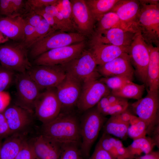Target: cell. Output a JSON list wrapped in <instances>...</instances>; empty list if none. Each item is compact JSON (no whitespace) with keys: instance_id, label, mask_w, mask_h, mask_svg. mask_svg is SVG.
<instances>
[{"instance_id":"7","label":"cell","mask_w":159,"mask_h":159,"mask_svg":"<svg viewBox=\"0 0 159 159\" xmlns=\"http://www.w3.org/2000/svg\"><path fill=\"white\" fill-rule=\"evenodd\" d=\"M128 54L132 65L134 67L135 74L146 86L150 52L148 45L143 39L139 30L135 33L130 47Z\"/></svg>"},{"instance_id":"17","label":"cell","mask_w":159,"mask_h":159,"mask_svg":"<svg viewBox=\"0 0 159 159\" xmlns=\"http://www.w3.org/2000/svg\"><path fill=\"white\" fill-rule=\"evenodd\" d=\"M135 33L117 28H112L101 32L93 33L91 43L129 47L132 43Z\"/></svg>"},{"instance_id":"10","label":"cell","mask_w":159,"mask_h":159,"mask_svg":"<svg viewBox=\"0 0 159 159\" xmlns=\"http://www.w3.org/2000/svg\"><path fill=\"white\" fill-rule=\"evenodd\" d=\"M34 108L36 115L43 124L56 118L61 112L62 106L55 88L47 89L40 93L35 102Z\"/></svg>"},{"instance_id":"41","label":"cell","mask_w":159,"mask_h":159,"mask_svg":"<svg viewBox=\"0 0 159 159\" xmlns=\"http://www.w3.org/2000/svg\"><path fill=\"white\" fill-rule=\"evenodd\" d=\"M86 159H113V158L110 155L102 148L98 142L92 155Z\"/></svg>"},{"instance_id":"20","label":"cell","mask_w":159,"mask_h":159,"mask_svg":"<svg viewBox=\"0 0 159 159\" xmlns=\"http://www.w3.org/2000/svg\"><path fill=\"white\" fill-rule=\"evenodd\" d=\"M36 159H59L61 144L41 135L34 138L31 143Z\"/></svg>"},{"instance_id":"18","label":"cell","mask_w":159,"mask_h":159,"mask_svg":"<svg viewBox=\"0 0 159 159\" xmlns=\"http://www.w3.org/2000/svg\"><path fill=\"white\" fill-rule=\"evenodd\" d=\"M140 7L139 1L119 0L110 11L115 13L130 29L136 32L138 31L136 23Z\"/></svg>"},{"instance_id":"16","label":"cell","mask_w":159,"mask_h":159,"mask_svg":"<svg viewBox=\"0 0 159 159\" xmlns=\"http://www.w3.org/2000/svg\"><path fill=\"white\" fill-rule=\"evenodd\" d=\"M72 15L75 29L85 36L93 32L95 21L85 0H71Z\"/></svg>"},{"instance_id":"1","label":"cell","mask_w":159,"mask_h":159,"mask_svg":"<svg viewBox=\"0 0 159 159\" xmlns=\"http://www.w3.org/2000/svg\"><path fill=\"white\" fill-rule=\"evenodd\" d=\"M41 135L61 144H80V120L73 114L68 112H60L52 121L43 124Z\"/></svg>"},{"instance_id":"46","label":"cell","mask_w":159,"mask_h":159,"mask_svg":"<svg viewBox=\"0 0 159 159\" xmlns=\"http://www.w3.org/2000/svg\"><path fill=\"white\" fill-rule=\"evenodd\" d=\"M11 100L9 93L4 91L0 92V112L4 110L9 105Z\"/></svg>"},{"instance_id":"19","label":"cell","mask_w":159,"mask_h":159,"mask_svg":"<svg viewBox=\"0 0 159 159\" xmlns=\"http://www.w3.org/2000/svg\"><path fill=\"white\" fill-rule=\"evenodd\" d=\"M130 47L91 43L89 50L99 65L110 61L123 54H128Z\"/></svg>"},{"instance_id":"43","label":"cell","mask_w":159,"mask_h":159,"mask_svg":"<svg viewBox=\"0 0 159 159\" xmlns=\"http://www.w3.org/2000/svg\"><path fill=\"white\" fill-rule=\"evenodd\" d=\"M25 21L24 27V41L25 45L28 47L34 37L35 32V27L28 24Z\"/></svg>"},{"instance_id":"28","label":"cell","mask_w":159,"mask_h":159,"mask_svg":"<svg viewBox=\"0 0 159 159\" xmlns=\"http://www.w3.org/2000/svg\"><path fill=\"white\" fill-rule=\"evenodd\" d=\"M156 146L154 141L149 137L138 138L133 140L132 143L127 148L132 159L135 158L142 153L148 154L153 151Z\"/></svg>"},{"instance_id":"23","label":"cell","mask_w":159,"mask_h":159,"mask_svg":"<svg viewBox=\"0 0 159 159\" xmlns=\"http://www.w3.org/2000/svg\"><path fill=\"white\" fill-rule=\"evenodd\" d=\"M150 60L148 67L147 89L158 91L159 87V47L148 45Z\"/></svg>"},{"instance_id":"34","label":"cell","mask_w":159,"mask_h":159,"mask_svg":"<svg viewBox=\"0 0 159 159\" xmlns=\"http://www.w3.org/2000/svg\"><path fill=\"white\" fill-rule=\"evenodd\" d=\"M54 31L47 21L43 18L39 24L35 27L34 37L28 47H32L37 42Z\"/></svg>"},{"instance_id":"13","label":"cell","mask_w":159,"mask_h":159,"mask_svg":"<svg viewBox=\"0 0 159 159\" xmlns=\"http://www.w3.org/2000/svg\"><path fill=\"white\" fill-rule=\"evenodd\" d=\"M77 106L81 112H84L95 106L111 90L97 80H90L83 83Z\"/></svg>"},{"instance_id":"38","label":"cell","mask_w":159,"mask_h":159,"mask_svg":"<svg viewBox=\"0 0 159 159\" xmlns=\"http://www.w3.org/2000/svg\"><path fill=\"white\" fill-rule=\"evenodd\" d=\"M110 138L115 145L118 155V159H132L127 148L124 146L122 142L119 139L111 135Z\"/></svg>"},{"instance_id":"27","label":"cell","mask_w":159,"mask_h":159,"mask_svg":"<svg viewBox=\"0 0 159 159\" xmlns=\"http://www.w3.org/2000/svg\"><path fill=\"white\" fill-rule=\"evenodd\" d=\"M97 22L95 33H100L115 28L133 31L124 24L114 12L110 11L105 14Z\"/></svg>"},{"instance_id":"8","label":"cell","mask_w":159,"mask_h":159,"mask_svg":"<svg viewBox=\"0 0 159 159\" xmlns=\"http://www.w3.org/2000/svg\"><path fill=\"white\" fill-rule=\"evenodd\" d=\"M85 41L49 50L35 59L37 65H56L66 63L78 57L85 50Z\"/></svg>"},{"instance_id":"44","label":"cell","mask_w":159,"mask_h":159,"mask_svg":"<svg viewBox=\"0 0 159 159\" xmlns=\"http://www.w3.org/2000/svg\"><path fill=\"white\" fill-rule=\"evenodd\" d=\"M29 14L25 19H24L26 23L34 27L37 26L43 19L39 14L36 13L33 10Z\"/></svg>"},{"instance_id":"39","label":"cell","mask_w":159,"mask_h":159,"mask_svg":"<svg viewBox=\"0 0 159 159\" xmlns=\"http://www.w3.org/2000/svg\"><path fill=\"white\" fill-rule=\"evenodd\" d=\"M15 159H36L31 143H28L26 141Z\"/></svg>"},{"instance_id":"9","label":"cell","mask_w":159,"mask_h":159,"mask_svg":"<svg viewBox=\"0 0 159 159\" xmlns=\"http://www.w3.org/2000/svg\"><path fill=\"white\" fill-rule=\"evenodd\" d=\"M0 62L3 67L19 73L26 72L32 67L26 49L22 44L0 46Z\"/></svg>"},{"instance_id":"33","label":"cell","mask_w":159,"mask_h":159,"mask_svg":"<svg viewBox=\"0 0 159 159\" xmlns=\"http://www.w3.org/2000/svg\"><path fill=\"white\" fill-rule=\"evenodd\" d=\"M55 6L61 14L67 24L74 30L75 29L72 17L70 0H58Z\"/></svg>"},{"instance_id":"21","label":"cell","mask_w":159,"mask_h":159,"mask_svg":"<svg viewBox=\"0 0 159 159\" xmlns=\"http://www.w3.org/2000/svg\"><path fill=\"white\" fill-rule=\"evenodd\" d=\"M25 22L24 19L21 16L1 17L0 32L9 39L24 41Z\"/></svg>"},{"instance_id":"35","label":"cell","mask_w":159,"mask_h":159,"mask_svg":"<svg viewBox=\"0 0 159 159\" xmlns=\"http://www.w3.org/2000/svg\"><path fill=\"white\" fill-rule=\"evenodd\" d=\"M99 80L105 84L111 91L119 89L126 84L132 82L127 78L117 76L104 77Z\"/></svg>"},{"instance_id":"24","label":"cell","mask_w":159,"mask_h":159,"mask_svg":"<svg viewBox=\"0 0 159 159\" xmlns=\"http://www.w3.org/2000/svg\"><path fill=\"white\" fill-rule=\"evenodd\" d=\"M129 125V122L123 120L120 114L111 116L102 127L103 133L125 139L128 136L127 130Z\"/></svg>"},{"instance_id":"42","label":"cell","mask_w":159,"mask_h":159,"mask_svg":"<svg viewBox=\"0 0 159 159\" xmlns=\"http://www.w3.org/2000/svg\"><path fill=\"white\" fill-rule=\"evenodd\" d=\"M0 13L7 17L16 16L14 13L10 0H0Z\"/></svg>"},{"instance_id":"29","label":"cell","mask_w":159,"mask_h":159,"mask_svg":"<svg viewBox=\"0 0 159 159\" xmlns=\"http://www.w3.org/2000/svg\"><path fill=\"white\" fill-rule=\"evenodd\" d=\"M145 86L144 84L140 85L131 82L119 89L111 91V93L124 98L138 100L142 98Z\"/></svg>"},{"instance_id":"32","label":"cell","mask_w":159,"mask_h":159,"mask_svg":"<svg viewBox=\"0 0 159 159\" xmlns=\"http://www.w3.org/2000/svg\"><path fill=\"white\" fill-rule=\"evenodd\" d=\"M80 143H69L61 144V152L59 159H83Z\"/></svg>"},{"instance_id":"30","label":"cell","mask_w":159,"mask_h":159,"mask_svg":"<svg viewBox=\"0 0 159 159\" xmlns=\"http://www.w3.org/2000/svg\"><path fill=\"white\" fill-rule=\"evenodd\" d=\"M129 104L127 99L114 105H110L106 96L103 97L96 105L98 111L104 116L120 114L127 109Z\"/></svg>"},{"instance_id":"45","label":"cell","mask_w":159,"mask_h":159,"mask_svg":"<svg viewBox=\"0 0 159 159\" xmlns=\"http://www.w3.org/2000/svg\"><path fill=\"white\" fill-rule=\"evenodd\" d=\"M11 133L3 113L0 112V138Z\"/></svg>"},{"instance_id":"25","label":"cell","mask_w":159,"mask_h":159,"mask_svg":"<svg viewBox=\"0 0 159 159\" xmlns=\"http://www.w3.org/2000/svg\"><path fill=\"white\" fill-rule=\"evenodd\" d=\"M26 141L18 136L6 140L2 144L0 151V159H15L23 147Z\"/></svg>"},{"instance_id":"49","label":"cell","mask_w":159,"mask_h":159,"mask_svg":"<svg viewBox=\"0 0 159 159\" xmlns=\"http://www.w3.org/2000/svg\"><path fill=\"white\" fill-rule=\"evenodd\" d=\"M9 40V39L0 32V44L5 43Z\"/></svg>"},{"instance_id":"15","label":"cell","mask_w":159,"mask_h":159,"mask_svg":"<svg viewBox=\"0 0 159 159\" xmlns=\"http://www.w3.org/2000/svg\"><path fill=\"white\" fill-rule=\"evenodd\" d=\"M97 69L104 77L120 76L133 80L135 70L128 53L120 56L103 64L97 65Z\"/></svg>"},{"instance_id":"31","label":"cell","mask_w":159,"mask_h":159,"mask_svg":"<svg viewBox=\"0 0 159 159\" xmlns=\"http://www.w3.org/2000/svg\"><path fill=\"white\" fill-rule=\"evenodd\" d=\"M129 123L127 133L131 138L134 140L146 136L148 126L143 121L132 114Z\"/></svg>"},{"instance_id":"48","label":"cell","mask_w":159,"mask_h":159,"mask_svg":"<svg viewBox=\"0 0 159 159\" xmlns=\"http://www.w3.org/2000/svg\"><path fill=\"white\" fill-rule=\"evenodd\" d=\"M135 158L136 159H159V151L153 150L144 155L138 156Z\"/></svg>"},{"instance_id":"11","label":"cell","mask_w":159,"mask_h":159,"mask_svg":"<svg viewBox=\"0 0 159 159\" xmlns=\"http://www.w3.org/2000/svg\"><path fill=\"white\" fill-rule=\"evenodd\" d=\"M27 72L41 89L56 88L66 76L61 65H37Z\"/></svg>"},{"instance_id":"6","label":"cell","mask_w":159,"mask_h":159,"mask_svg":"<svg viewBox=\"0 0 159 159\" xmlns=\"http://www.w3.org/2000/svg\"><path fill=\"white\" fill-rule=\"evenodd\" d=\"M147 90L146 95L132 103L131 107L137 117L147 124V135L159 125V98L158 91Z\"/></svg>"},{"instance_id":"50","label":"cell","mask_w":159,"mask_h":159,"mask_svg":"<svg viewBox=\"0 0 159 159\" xmlns=\"http://www.w3.org/2000/svg\"><path fill=\"white\" fill-rule=\"evenodd\" d=\"M1 145L2 144L1 143V142L0 141V149H1Z\"/></svg>"},{"instance_id":"22","label":"cell","mask_w":159,"mask_h":159,"mask_svg":"<svg viewBox=\"0 0 159 159\" xmlns=\"http://www.w3.org/2000/svg\"><path fill=\"white\" fill-rule=\"evenodd\" d=\"M30 112L16 106L10 107L4 111L3 114L12 133L21 130L29 124Z\"/></svg>"},{"instance_id":"2","label":"cell","mask_w":159,"mask_h":159,"mask_svg":"<svg viewBox=\"0 0 159 159\" xmlns=\"http://www.w3.org/2000/svg\"><path fill=\"white\" fill-rule=\"evenodd\" d=\"M80 120V149L83 158L89 157L91 148L108 119L96 106L85 112Z\"/></svg>"},{"instance_id":"14","label":"cell","mask_w":159,"mask_h":159,"mask_svg":"<svg viewBox=\"0 0 159 159\" xmlns=\"http://www.w3.org/2000/svg\"><path fill=\"white\" fill-rule=\"evenodd\" d=\"M82 83L66 73L62 81L55 88L62 109H70L76 105L82 88Z\"/></svg>"},{"instance_id":"5","label":"cell","mask_w":159,"mask_h":159,"mask_svg":"<svg viewBox=\"0 0 159 159\" xmlns=\"http://www.w3.org/2000/svg\"><path fill=\"white\" fill-rule=\"evenodd\" d=\"M85 36L79 32L54 31L32 47V56L37 57L49 50L85 41Z\"/></svg>"},{"instance_id":"47","label":"cell","mask_w":159,"mask_h":159,"mask_svg":"<svg viewBox=\"0 0 159 159\" xmlns=\"http://www.w3.org/2000/svg\"><path fill=\"white\" fill-rule=\"evenodd\" d=\"M14 14L16 16H21L20 12L23 8L25 4L23 0H10Z\"/></svg>"},{"instance_id":"4","label":"cell","mask_w":159,"mask_h":159,"mask_svg":"<svg viewBox=\"0 0 159 159\" xmlns=\"http://www.w3.org/2000/svg\"><path fill=\"white\" fill-rule=\"evenodd\" d=\"M66 73L82 84L97 80L101 75L97 69V64L90 50H84L77 57L61 65Z\"/></svg>"},{"instance_id":"12","label":"cell","mask_w":159,"mask_h":159,"mask_svg":"<svg viewBox=\"0 0 159 159\" xmlns=\"http://www.w3.org/2000/svg\"><path fill=\"white\" fill-rule=\"evenodd\" d=\"M16 96L21 107L29 112L34 108L41 89L27 72L19 73L16 76Z\"/></svg>"},{"instance_id":"36","label":"cell","mask_w":159,"mask_h":159,"mask_svg":"<svg viewBox=\"0 0 159 159\" xmlns=\"http://www.w3.org/2000/svg\"><path fill=\"white\" fill-rule=\"evenodd\" d=\"M98 142L102 148L110 155L113 159H118L117 150L111 140L110 135L103 133Z\"/></svg>"},{"instance_id":"26","label":"cell","mask_w":159,"mask_h":159,"mask_svg":"<svg viewBox=\"0 0 159 159\" xmlns=\"http://www.w3.org/2000/svg\"><path fill=\"white\" fill-rule=\"evenodd\" d=\"M119 0H85L95 21L110 11Z\"/></svg>"},{"instance_id":"40","label":"cell","mask_w":159,"mask_h":159,"mask_svg":"<svg viewBox=\"0 0 159 159\" xmlns=\"http://www.w3.org/2000/svg\"><path fill=\"white\" fill-rule=\"evenodd\" d=\"M58 0H29L27 1V5L29 6L31 10L41 9L47 6L55 5Z\"/></svg>"},{"instance_id":"37","label":"cell","mask_w":159,"mask_h":159,"mask_svg":"<svg viewBox=\"0 0 159 159\" xmlns=\"http://www.w3.org/2000/svg\"><path fill=\"white\" fill-rule=\"evenodd\" d=\"M14 77L13 71L4 67L0 68V92L4 91L9 86Z\"/></svg>"},{"instance_id":"3","label":"cell","mask_w":159,"mask_h":159,"mask_svg":"<svg viewBox=\"0 0 159 159\" xmlns=\"http://www.w3.org/2000/svg\"><path fill=\"white\" fill-rule=\"evenodd\" d=\"M140 3V7L136 23L137 29L140 31L148 45L159 47V3Z\"/></svg>"}]
</instances>
